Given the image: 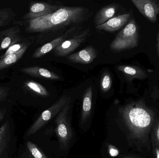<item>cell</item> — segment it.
<instances>
[{
    "mask_svg": "<svg viewBox=\"0 0 159 158\" xmlns=\"http://www.w3.org/2000/svg\"><path fill=\"white\" fill-rule=\"evenodd\" d=\"M88 12V9L83 6H64L48 15L28 20H15L12 24L24 26L25 31L29 33L51 31L81 22L87 17Z\"/></svg>",
    "mask_w": 159,
    "mask_h": 158,
    "instance_id": "cell-1",
    "label": "cell"
},
{
    "mask_svg": "<svg viewBox=\"0 0 159 158\" xmlns=\"http://www.w3.org/2000/svg\"><path fill=\"white\" fill-rule=\"evenodd\" d=\"M119 111L131 137L147 142L155 122L154 111L142 101L129 103L120 107Z\"/></svg>",
    "mask_w": 159,
    "mask_h": 158,
    "instance_id": "cell-2",
    "label": "cell"
},
{
    "mask_svg": "<svg viewBox=\"0 0 159 158\" xmlns=\"http://www.w3.org/2000/svg\"><path fill=\"white\" fill-rule=\"evenodd\" d=\"M139 40V29L136 21L132 19L116 35L110 45V48L117 52L133 49L138 46Z\"/></svg>",
    "mask_w": 159,
    "mask_h": 158,
    "instance_id": "cell-3",
    "label": "cell"
},
{
    "mask_svg": "<svg viewBox=\"0 0 159 158\" xmlns=\"http://www.w3.org/2000/svg\"><path fill=\"white\" fill-rule=\"evenodd\" d=\"M70 104L60 112L56 118V133L60 145L62 149L68 147L73 137V132L69 117Z\"/></svg>",
    "mask_w": 159,
    "mask_h": 158,
    "instance_id": "cell-4",
    "label": "cell"
},
{
    "mask_svg": "<svg viewBox=\"0 0 159 158\" xmlns=\"http://www.w3.org/2000/svg\"><path fill=\"white\" fill-rule=\"evenodd\" d=\"M70 99L67 96H63L61 97L56 103L41 114L27 131L26 135L30 136L41 130L49 121L58 115L68 104H70Z\"/></svg>",
    "mask_w": 159,
    "mask_h": 158,
    "instance_id": "cell-5",
    "label": "cell"
},
{
    "mask_svg": "<svg viewBox=\"0 0 159 158\" xmlns=\"http://www.w3.org/2000/svg\"><path fill=\"white\" fill-rule=\"evenodd\" d=\"M134 6L143 16L152 23L157 20L159 2L155 0H131Z\"/></svg>",
    "mask_w": 159,
    "mask_h": 158,
    "instance_id": "cell-6",
    "label": "cell"
},
{
    "mask_svg": "<svg viewBox=\"0 0 159 158\" xmlns=\"http://www.w3.org/2000/svg\"><path fill=\"white\" fill-rule=\"evenodd\" d=\"M60 8L59 6L45 2H34L30 4L29 11L23 15L22 19L28 20L48 15Z\"/></svg>",
    "mask_w": 159,
    "mask_h": 158,
    "instance_id": "cell-7",
    "label": "cell"
},
{
    "mask_svg": "<svg viewBox=\"0 0 159 158\" xmlns=\"http://www.w3.org/2000/svg\"><path fill=\"white\" fill-rule=\"evenodd\" d=\"M20 27H14L0 31V51L9 48L11 45L21 41L22 39Z\"/></svg>",
    "mask_w": 159,
    "mask_h": 158,
    "instance_id": "cell-8",
    "label": "cell"
},
{
    "mask_svg": "<svg viewBox=\"0 0 159 158\" xmlns=\"http://www.w3.org/2000/svg\"><path fill=\"white\" fill-rule=\"evenodd\" d=\"M88 32L75 36L68 40H65L54 49L55 54L58 57H65L77 49L85 40Z\"/></svg>",
    "mask_w": 159,
    "mask_h": 158,
    "instance_id": "cell-9",
    "label": "cell"
},
{
    "mask_svg": "<svg viewBox=\"0 0 159 158\" xmlns=\"http://www.w3.org/2000/svg\"><path fill=\"white\" fill-rule=\"evenodd\" d=\"M131 17L130 14H125L114 17L104 24L95 27L96 29L100 31L112 32L120 29L128 24Z\"/></svg>",
    "mask_w": 159,
    "mask_h": 158,
    "instance_id": "cell-10",
    "label": "cell"
},
{
    "mask_svg": "<svg viewBox=\"0 0 159 158\" xmlns=\"http://www.w3.org/2000/svg\"><path fill=\"white\" fill-rule=\"evenodd\" d=\"M97 55L95 48L93 46H89L69 56L68 59L73 63L87 65L91 64L96 58Z\"/></svg>",
    "mask_w": 159,
    "mask_h": 158,
    "instance_id": "cell-11",
    "label": "cell"
},
{
    "mask_svg": "<svg viewBox=\"0 0 159 158\" xmlns=\"http://www.w3.org/2000/svg\"><path fill=\"white\" fill-rule=\"evenodd\" d=\"M117 69L122 72L129 81L134 79L143 80L148 77L146 71L137 66L121 65L117 67Z\"/></svg>",
    "mask_w": 159,
    "mask_h": 158,
    "instance_id": "cell-12",
    "label": "cell"
},
{
    "mask_svg": "<svg viewBox=\"0 0 159 158\" xmlns=\"http://www.w3.org/2000/svg\"><path fill=\"white\" fill-rule=\"evenodd\" d=\"M21 71L30 76L41 79H48L50 80H58L61 77L54 72L39 66H30L23 68Z\"/></svg>",
    "mask_w": 159,
    "mask_h": 158,
    "instance_id": "cell-13",
    "label": "cell"
},
{
    "mask_svg": "<svg viewBox=\"0 0 159 158\" xmlns=\"http://www.w3.org/2000/svg\"><path fill=\"white\" fill-rule=\"evenodd\" d=\"M116 4L108 5L99 10L94 17V23L96 26L104 24L113 18L118 9Z\"/></svg>",
    "mask_w": 159,
    "mask_h": 158,
    "instance_id": "cell-14",
    "label": "cell"
},
{
    "mask_svg": "<svg viewBox=\"0 0 159 158\" xmlns=\"http://www.w3.org/2000/svg\"><path fill=\"white\" fill-rule=\"evenodd\" d=\"M93 89L89 86L86 90L83 97L81 121L82 123L86 122L89 117L92 109V103Z\"/></svg>",
    "mask_w": 159,
    "mask_h": 158,
    "instance_id": "cell-15",
    "label": "cell"
},
{
    "mask_svg": "<svg viewBox=\"0 0 159 158\" xmlns=\"http://www.w3.org/2000/svg\"><path fill=\"white\" fill-rule=\"evenodd\" d=\"M65 39H66L65 36H60L54 39L50 42L45 44L43 46L37 48L34 51V53L33 54L32 57L33 58H40L42 57L53 49H55L62 42L64 41Z\"/></svg>",
    "mask_w": 159,
    "mask_h": 158,
    "instance_id": "cell-16",
    "label": "cell"
},
{
    "mask_svg": "<svg viewBox=\"0 0 159 158\" xmlns=\"http://www.w3.org/2000/svg\"><path fill=\"white\" fill-rule=\"evenodd\" d=\"M30 45V43H28L19 52L9 55L4 58L0 59V70L9 67L10 66L18 62L24 55Z\"/></svg>",
    "mask_w": 159,
    "mask_h": 158,
    "instance_id": "cell-17",
    "label": "cell"
},
{
    "mask_svg": "<svg viewBox=\"0 0 159 158\" xmlns=\"http://www.w3.org/2000/svg\"><path fill=\"white\" fill-rule=\"evenodd\" d=\"M10 141V129L8 121L0 127V158L2 157Z\"/></svg>",
    "mask_w": 159,
    "mask_h": 158,
    "instance_id": "cell-18",
    "label": "cell"
},
{
    "mask_svg": "<svg viewBox=\"0 0 159 158\" xmlns=\"http://www.w3.org/2000/svg\"><path fill=\"white\" fill-rule=\"evenodd\" d=\"M17 14L10 7L0 9V28L12 24L16 20Z\"/></svg>",
    "mask_w": 159,
    "mask_h": 158,
    "instance_id": "cell-19",
    "label": "cell"
},
{
    "mask_svg": "<svg viewBox=\"0 0 159 158\" xmlns=\"http://www.w3.org/2000/svg\"><path fill=\"white\" fill-rule=\"evenodd\" d=\"M24 87L38 95L43 96H48V93L47 89L43 85L34 81L29 80L25 82Z\"/></svg>",
    "mask_w": 159,
    "mask_h": 158,
    "instance_id": "cell-20",
    "label": "cell"
},
{
    "mask_svg": "<svg viewBox=\"0 0 159 158\" xmlns=\"http://www.w3.org/2000/svg\"><path fill=\"white\" fill-rule=\"evenodd\" d=\"M112 79L110 73L105 72L103 73L100 81V87L103 92H107L111 89Z\"/></svg>",
    "mask_w": 159,
    "mask_h": 158,
    "instance_id": "cell-21",
    "label": "cell"
},
{
    "mask_svg": "<svg viewBox=\"0 0 159 158\" xmlns=\"http://www.w3.org/2000/svg\"><path fill=\"white\" fill-rule=\"evenodd\" d=\"M27 146L34 158H48L42 150L34 143L29 141L27 143Z\"/></svg>",
    "mask_w": 159,
    "mask_h": 158,
    "instance_id": "cell-22",
    "label": "cell"
},
{
    "mask_svg": "<svg viewBox=\"0 0 159 158\" xmlns=\"http://www.w3.org/2000/svg\"><path fill=\"white\" fill-rule=\"evenodd\" d=\"M29 42H20L17 43L7 48L5 53L0 56V59L4 58L9 55L12 54L20 51L23 47L25 46Z\"/></svg>",
    "mask_w": 159,
    "mask_h": 158,
    "instance_id": "cell-23",
    "label": "cell"
},
{
    "mask_svg": "<svg viewBox=\"0 0 159 158\" xmlns=\"http://www.w3.org/2000/svg\"><path fill=\"white\" fill-rule=\"evenodd\" d=\"M152 140L154 147L159 148V121L157 122L153 127Z\"/></svg>",
    "mask_w": 159,
    "mask_h": 158,
    "instance_id": "cell-24",
    "label": "cell"
},
{
    "mask_svg": "<svg viewBox=\"0 0 159 158\" xmlns=\"http://www.w3.org/2000/svg\"><path fill=\"white\" fill-rule=\"evenodd\" d=\"M9 89L7 87L0 86V101H5L9 95Z\"/></svg>",
    "mask_w": 159,
    "mask_h": 158,
    "instance_id": "cell-25",
    "label": "cell"
},
{
    "mask_svg": "<svg viewBox=\"0 0 159 158\" xmlns=\"http://www.w3.org/2000/svg\"><path fill=\"white\" fill-rule=\"evenodd\" d=\"M108 152L110 156L115 157L119 155L120 151L119 149L113 145H108Z\"/></svg>",
    "mask_w": 159,
    "mask_h": 158,
    "instance_id": "cell-26",
    "label": "cell"
},
{
    "mask_svg": "<svg viewBox=\"0 0 159 158\" xmlns=\"http://www.w3.org/2000/svg\"><path fill=\"white\" fill-rule=\"evenodd\" d=\"M157 48L158 55L159 58V30L157 35Z\"/></svg>",
    "mask_w": 159,
    "mask_h": 158,
    "instance_id": "cell-27",
    "label": "cell"
},
{
    "mask_svg": "<svg viewBox=\"0 0 159 158\" xmlns=\"http://www.w3.org/2000/svg\"><path fill=\"white\" fill-rule=\"evenodd\" d=\"M154 153L156 158H159V147H154Z\"/></svg>",
    "mask_w": 159,
    "mask_h": 158,
    "instance_id": "cell-28",
    "label": "cell"
},
{
    "mask_svg": "<svg viewBox=\"0 0 159 158\" xmlns=\"http://www.w3.org/2000/svg\"><path fill=\"white\" fill-rule=\"evenodd\" d=\"M5 114V113L4 111L0 109V122H2L4 118Z\"/></svg>",
    "mask_w": 159,
    "mask_h": 158,
    "instance_id": "cell-29",
    "label": "cell"
},
{
    "mask_svg": "<svg viewBox=\"0 0 159 158\" xmlns=\"http://www.w3.org/2000/svg\"><path fill=\"white\" fill-rule=\"evenodd\" d=\"M21 158H34L32 156V155H29V156H24V157H22Z\"/></svg>",
    "mask_w": 159,
    "mask_h": 158,
    "instance_id": "cell-30",
    "label": "cell"
},
{
    "mask_svg": "<svg viewBox=\"0 0 159 158\" xmlns=\"http://www.w3.org/2000/svg\"><path fill=\"white\" fill-rule=\"evenodd\" d=\"M122 158H134L131 157L125 156V157H123Z\"/></svg>",
    "mask_w": 159,
    "mask_h": 158,
    "instance_id": "cell-31",
    "label": "cell"
}]
</instances>
